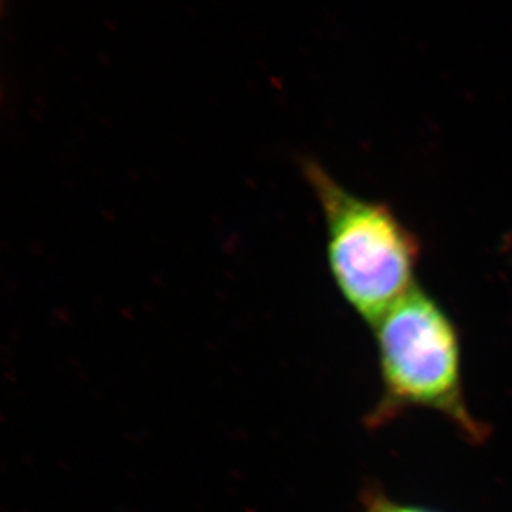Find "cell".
I'll return each instance as SVG.
<instances>
[{
    "label": "cell",
    "mask_w": 512,
    "mask_h": 512,
    "mask_svg": "<svg viewBox=\"0 0 512 512\" xmlns=\"http://www.w3.org/2000/svg\"><path fill=\"white\" fill-rule=\"evenodd\" d=\"M373 329L382 394L367 416L370 427L421 409L439 413L470 443L488 439L464 396L460 332L437 299L416 285Z\"/></svg>",
    "instance_id": "1"
},
{
    "label": "cell",
    "mask_w": 512,
    "mask_h": 512,
    "mask_svg": "<svg viewBox=\"0 0 512 512\" xmlns=\"http://www.w3.org/2000/svg\"><path fill=\"white\" fill-rule=\"evenodd\" d=\"M302 171L325 215L333 281L373 328L417 285L419 241L389 205L352 194L318 161L306 158Z\"/></svg>",
    "instance_id": "2"
},
{
    "label": "cell",
    "mask_w": 512,
    "mask_h": 512,
    "mask_svg": "<svg viewBox=\"0 0 512 512\" xmlns=\"http://www.w3.org/2000/svg\"><path fill=\"white\" fill-rule=\"evenodd\" d=\"M360 505V512H437L421 505L394 500L376 487L365 490Z\"/></svg>",
    "instance_id": "3"
}]
</instances>
